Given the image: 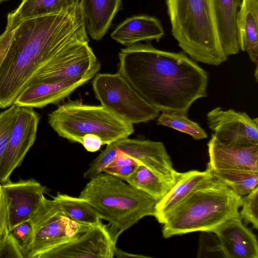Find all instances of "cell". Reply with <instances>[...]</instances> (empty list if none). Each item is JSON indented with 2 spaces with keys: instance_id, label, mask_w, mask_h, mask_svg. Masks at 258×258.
<instances>
[{
  "instance_id": "52a82bcc",
  "label": "cell",
  "mask_w": 258,
  "mask_h": 258,
  "mask_svg": "<svg viewBox=\"0 0 258 258\" xmlns=\"http://www.w3.org/2000/svg\"><path fill=\"white\" fill-rule=\"evenodd\" d=\"M29 222L31 233L21 244L24 258H39L44 252L76 238L91 227L69 219L53 199H45Z\"/></svg>"
},
{
  "instance_id": "7a4b0ae2",
  "label": "cell",
  "mask_w": 258,
  "mask_h": 258,
  "mask_svg": "<svg viewBox=\"0 0 258 258\" xmlns=\"http://www.w3.org/2000/svg\"><path fill=\"white\" fill-rule=\"evenodd\" d=\"M119 73L159 111L187 114L197 100L206 97L207 72L182 52L136 43L118 53Z\"/></svg>"
},
{
  "instance_id": "e0dca14e",
  "label": "cell",
  "mask_w": 258,
  "mask_h": 258,
  "mask_svg": "<svg viewBox=\"0 0 258 258\" xmlns=\"http://www.w3.org/2000/svg\"><path fill=\"white\" fill-rule=\"evenodd\" d=\"M215 179L211 171L196 170L178 172L174 185L167 194L157 202L154 216L163 224L167 216L195 190L211 183Z\"/></svg>"
},
{
  "instance_id": "83f0119b",
  "label": "cell",
  "mask_w": 258,
  "mask_h": 258,
  "mask_svg": "<svg viewBox=\"0 0 258 258\" xmlns=\"http://www.w3.org/2000/svg\"><path fill=\"white\" fill-rule=\"evenodd\" d=\"M141 164L124 155H117L113 161L107 165L103 172L117 177L124 181L131 175Z\"/></svg>"
},
{
  "instance_id": "4fadbf2b",
  "label": "cell",
  "mask_w": 258,
  "mask_h": 258,
  "mask_svg": "<svg viewBox=\"0 0 258 258\" xmlns=\"http://www.w3.org/2000/svg\"><path fill=\"white\" fill-rule=\"evenodd\" d=\"M209 128L219 140L238 144H258V120L245 112L217 107L206 115Z\"/></svg>"
},
{
  "instance_id": "44dd1931",
  "label": "cell",
  "mask_w": 258,
  "mask_h": 258,
  "mask_svg": "<svg viewBox=\"0 0 258 258\" xmlns=\"http://www.w3.org/2000/svg\"><path fill=\"white\" fill-rule=\"evenodd\" d=\"M242 0H213L221 45L225 55L237 54L238 44L236 20Z\"/></svg>"
},
{
  "instance_id": "6da1fadb",
  "label": "cell",
  "mask_w": 258,
  "mask_h": 258,
  "mask_svg": "<svg viewBox=\"0 0 258 258\" xmlns=\"http://www.w3.org/2000/svg\"><path fill=\"white\" fill-rule=\"evenodd\" d=\"M80 2L59 13L25 20L0 36V108L14 102L35 74L69 47L88 42Z\"/></svg>"
},
{
  "instance_id": "2e32d148",
  "label": "cell",
  "mask_w": 258,
  "mask_h": 258,
  "mask_svg": "<svg viewBox=\"0 0 258 258\" xmlns=\"http://www.w3.org/2000/svg\"><path fill=\"white\" fill-rule=\"evenodd\" d=\"M240 216L230 219L214 232L219 241V249L227 258H257L256 236L245 226Z\"/></svg>"
},
{
  "instance_id": "d4e9b609",
  "label": "cell",
  "mask_w": 258,
  "mask_h": 258,
  "mask_svg": "<svg viewBox=\"0 0 258 258\" xmlns=\"http://www.w3.org/2000/svg\"><path fill=\"white\" fill-rule=\"evenodd\" d=\"M209 169L216 178L241 197L247 195L258 186L257 172L236 169Z\"/></svg>"
},
{
  "instance_id": "7402d4cb",
  "label": "cell",
  "mask_w": 258,
  "mask_h": 258,
  "mask_svg": "<svg viewBox=\"0 0 258 258\" xmlns=\"http://www.w3.org/2000/svg\"><path fill=\"white\" fill-rule=\"evenodd\" d=\"M81 0H22L19 6L7 17L6 29L12 30L22 21L59 13L76 5Z\"/></svg>"
},
{
  "instance_id": "f546056e",
  "label": "cell",
  "mask_w": 258,
  "mask_h": 258,
  "mask_svg": "<svg viewBox=\"0 0 258 258\" xmlns=\"http://www.w3.org/2000/svg\"><path fill=\"white\" fill-rule=\"evenodd\" d=\"M24 258L20 242L11 232L0 246V258Z\"/></svg>"
},
{
  "instance_id": "8fae6325",
  "label": "cell",
  "mask_w": 258,
  "mask_h": 258,
  "mask_svg": "<svg viewBox=\"0 0 258 258\" xmlns=\"http://www.w3.org/2000/svg\"><path fill=\"white\" fill-rule=\"evenodd\" d=\"M39 119L33 108L19 106L0 167V183L9 181L12 172L21 165L35 141Z\"/></svg>"
},
{
  "instance_id": "9a60e30c",
  "label": "cell",
  "mask_w": 258,
  "mask_h": 258,
  "mask_svg": "<svg viewBox=\"0 0 258 258\" xmlns=\"http://www.w3.org/2000/svg\"><path fill=\"white\" fill-rule=\"evenodd\" d=\"M210 169H236L258 172V144L222 142L212 135L208 144Z\"/></svg>"
},
{
  "instance_id": "5bb4252c",
  "label": "cell",
  "mask_w": 258,
  "mask_h": 258,
  "mask_svg": "<svg viewBox=\"0 0 258 258\" xmlns=\"http://www.w3.org/2000/svg\"><path fill=\"white\" fill-rule=\"evenodd\" d=\"M100 68L101 64L98 62L88 73L79 78L54 82L30 84L19 94L14 104L33 108L59 103L93 79Z\"/></svg>"
},
{
  "instance_id": "1f68e13d",
  "label": "cell",
  "mask_w": 258,
  "mask_h": 258,
  "mask_svg": "<svg viewBox=\"0 0 258 258\" xmlns=\"http://www.w3.org/2000/svg\"><path fill=\"white\" fill-rule=\"evenodd\" d=\"M85 149L90 152H95L100 149L104 145L101 139L95 134H87L82 140L81 144Z\"/></svg>"
},
{
  "instance_id": "484cf974",
  "label": "cell",
  "mask_w": 258,
  "mask_h": 258,
  "mask_svg": "<svg viewBox=\"0 0 258 258\" xmlns=\"http://www.w3.org/2000/svg\"><path fill=\"white\" fill-rule=\"evenodd\" d=\"M157 123L185 133L195 140L208 138V134L199 124L189 119L185 114L162 112L157 117Z\"/></svg>"
},
{
  "instance_id": "603a6c76",
  "label": "cell",
  "mask_w": 258,
  "mask_h": 258,
  "mask_svg": "<svg viewBox=\"0 0 258 258\" xmlns=\"http://www.w3.org/2000/svg\"><path fill=\"white\" fill-rule=\"evenodd\" d=\"M53 199L60 211L77 223L93 227L101 222L96 210L84 199L58 192Z\"/></svg>"
},
{
  "instance_id": "f1b7e54d",
  "label": "cell",
  "mask_w": 258,
  "mask_h": 258,
  "mask_svg": "<svg viewBox=\"0 0 258 258\" xmlns=\"http://www.w3.org/2000/svg\"><path fill=\"white\" fill-rule=\"evenodd\" d=\"M241 210L239 214L245 224L250 223L258 229V186L247 195L242 196Z\"/></svg>"
},
{
  "instance_id": "277c9868",
  "label": "cell",
  "mask_w": 258,
  "mask_h": 258,
  "mask_svg": "<svg viewBox=\"0 0 258 258\" xmlns=\"http://www.w3.org/2000/svg\"><path fill=\"white\" fill-rule=\"evenodd\" d=\"M171 33L197 61L218 66L227 60L218 30L213 0H165Z\"/></svg>"
},
{
  "instance_id": "e575fe53",
  "label": "cell",
  "mask_w": 258,
  "mask_h": 258,
  "mask_svg": "<svg viewBox=\"0 0 258 258\" xmlns=\"http://www.w3.org/2000/svg\"><path fill=\"white\" fill-rule=\"evenodd\" d=\"M8 1V0H0V3H2L4 1Z\"/></svg>"
},
{
  "instance_id": "8992f818",
  "label": "cell",
  "mask_w": 258,
  "mask_h": 258,
  "mask_svg": "<svg viewBox=\"0 0 258 258\" xmlns=\"http://www.w3.org/2000/svg\"><path fill=\"white\" fill-rule=\"evenodd\" d=\"M49 125L57 134L70 142L81 144L83 137L89 134L109 145L128 138L134 129L110 113L102 105L83 104L80 100L69 99L48 115Z\"/></svg>"
},
{
  "instance_id": "d6a6232c",
  "label": "cell",
  "mask_w": 258,
  "mask_h": 258,
  "mask_svg": "<svg viewBox=\"0 0 258 258\" xmlns=\"http://www.w3.org/2000/svg\"><path fill=\"white\" fill-rule=\"evenodd\" d=\"M31 231V226L28 221L17 225L11 232L21 244L29 238Z\"/></svg>"
},
{
  "instance_id": "5b68a950",
  "label": "cell",
  "mask_w": 258,
  "mask_h": 258,
  "mask_svg": "<svg viewBox=\"0 0 258 258\" xmlns=\"http://www.w3.org/2000/svg\"><path fill=\"white\" fill-rule=\"evenodd\" d=\"M119 235L145 217L154 216L157 201L120 178L102 172L80 192Z\"/></svg>"
},
{
  "instance_id": "ffe728a7",
  "label": "cell",
  "mask_w": 258,
  "mask_h": 258,
  "mask_svg": "<svg viewBox=\"0 0 258 258\" xmlns=\"http://www.w3.org/2000/svg\"><path fill=\"white\" fill-rule=\"evenodd\" d=\"M122 0H81L87 33L92 39L100 40L108 31Z\"/></svg>"
},
{
  "instance_id": "7c38bea8",
  "label": "cell",
  "mask_w": 258,
  "mask_h": 258,
  "mask_svg": "<svg viewBox=\"0 0 258 258\" xmlns=\"http://www.w3.org/2000/svg\"><path fill=\"white\" fill-rule=\"evenodd\" d=\"M8 210L10 230L29 221L45 200V186L30 178L1 183Z\"/></svg>"
},
{
  "instance_id": "4316f807",
  "label": "cell",
  "mask_w": 258,
  "mask_h": 258,
  "mask_svg": "<svg viewBox=\"0 0 258 258\" xmlns=\"http://www.w3.org/2000/svg\"><path fill=\"white\" fill-rule=\"evenodd\" d=\"M19 107L13 104L0 113V167L6 153L9 137Z\"/></svg>"
},
{
  "instance_id": "d6986e66",
  "label": "cell",
  "mask_w": 258,
  "mask_h": 258,
  "mask_svg": "<svg viewBox=\"0 0 258 258\" xmlns=\"http://www.w3.org/2000/svg\"><path fill=\"white\" fill-rule=\"evenodd\" d=\"M236 29L239 49L246 51L253 63H257L258 0H242Z\"/></svg>"
},
{
  "instance_id": "ac0fdd59",
  "label": "cell",
  "mask_w": 258,
  "mask_h": 258,
  "mask_svg": "<svg viewBox=\"0 0 258 258\" xmlns=\"http://www.w3.org/2000/svg\"><path fill=\"white\" fill-rule=\"evenodd\" d=\"M164 34L163 28L158 19L138 15L127 18L119 24L110 36L118 43L127 46L142 41H158Z\"/></svg>"
},
{
  "instance_id": "cb8c5ba5",
  "label": "cell",
  "mask_w": 258,
  "mask_h": 258,
  "mask_svg": "<svg viewBox=\"0 0 258 258\" xmlns=\"http://www.w3.org/2000/svg\"><path fill=\"white\" fill-rule=\"evenodd\" d=\"M124 181L152 196L157 202L162 199L175 184L161 178L142 164L139 165Z\"/></svg>"
},
{
  "instance_id": "4dcf8cb0",
  "label": "cell",
  "mask_w": 258,
  "mask_h": 258,
  "mask_svg": "<svg viewBox=\"0 0 258 258\" xmlns=\"http://www.w3.org/2000/svg\"><path fill=\"white\" fill-rule=\"evenodd\" d=\"M10 232L7 203L0 183V246Z\"/></svg>"
},
{
  "instance_id": "3957f363",
  "label": "cell",
  "mask_w": 258,
  "mask_h": 258,
  "mask_svg": "<svg viewBox=\"0 0 258 258\" xmlns=\"http://www.w3.org/2000/svg\"><path fill=\"white\" fill-rule=\"evenodd\" d=\"M241 197L215 178L198 189L166 217L163 236L168 238L196 231L214 233L222 224L240 216Z\"/></svg>"
},
{
  "instance_id": "30bf717a",
  "label": "cell",
  "mask_w": 258,
  "mask_h": 258,
  "mask_svg": "<svg viewBox=\"0 0 258 258\" xmlns=\"http://www.w3.org/2000/svg\"><path fill=\"white\" fill-rule=\"evenodd\" d=\"M118 236L101 221L76 238L44 252L39 258H112Z\"/></svg>"
},
{
  "instance_id": "ba28073f",
  "label": "cell",
  "mask_w": 258,
  "mask_h": 258,
  "mask_svg": "<svg viewBox=\"0 0 258 258\" xmlns=\"http://www.w3.org/2000/svg\"><path fill=\"white\" fill-rule=\"evenodd\" d=\"M95 96L120 120L136 124L153 120L160 111L145 100L119 73H97L92 81Z\"/></svg>"
},
{
  "instance_id": "9c48e42d",
  "label": "cell",
  "mask_w": 258,
  "mask_h": 258,
  "mask_svg": "<svg viewBox=\"0 0 258 258\" xmlns=\"http://www.w3.org/2000/svg\"><path fill=\"white\" fill-rule=\"evenodd\" d=\"M128 156L152 170L161 178L175 183L178 172L173 168L165 146L161 142L126 138L107 145L90 164L84 174L91 179L103 172L117 155Z\"/></svg>"
},
{
  "instance_id": "836d02e7",
  "label": "cell",
  "mask_w": 258,
  "mask_h": 258,
  "mask_svg": "<svg viewBox=\"0 0 258 258\" xmlns=\"http://www.w3.org/2000/svg\"><path fill=\"white\" fill-rule=\"evenodd\" d=\"M114 256H115L117 257H119V258L132 257H147V256H144L142 255L135 254L126 252L117 247L115 251Z\"/></svg>"
}]
</instances>
